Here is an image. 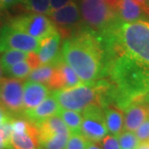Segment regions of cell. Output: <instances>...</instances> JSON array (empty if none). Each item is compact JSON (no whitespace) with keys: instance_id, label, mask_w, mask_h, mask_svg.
<instances>
[{"instance_id":"1","label":"cell","mask_w":149,"mask_h":149,"mask_svg":"<svg viewBox=\"0 0 149 149\" xmlns=\"http://www.w3.org/2000/svg\"><path fill=\"white\" fill-rule=\"evenodd\" d=\"M60 55L84 85L95 86L104 74L105 54L95 32L83 24L62 43Z\"/></svg>"},{"instance_id":"2","label":"cell","mask_w":149,"mask_h":149,"mask_svg":"<svg viewBox=\"0 0 149 149\" xmlns=\"http://www.w3.org/2000/svg\"><path fill=\"white\" fill-rule=\"evenodd\" d=\"M108 40L123 52L149 64V28L142 21L120 20L109 31Z\"/></svg>"},{"instance_id":"3","label":"cell","mask_w":149,"mask_h":149,"mask_svg":"<svg viewBox=\"0 0 149 149\" xmlns=\"http://www.w3.org/2000/svg\"><path fill=\"white\" fill-rule=\"evenodd\" d=\"M79 6L83 24L96 35L109 31L121 20L105 0H82Z\"/></svg>"},{"instance_id":"4","label":"cell","mask_w":149,"mask_h":149,"mask_svg":"<svg viewBox=\"0 0 149 149\" xmlns=\"http://www.w3.org/2000/svg\"><path fill=\"white\" fill-rule=\"evenodd\" d=\"M52 95L58 102L61 109L83 112L93 104H99L95 86L81 84L70 88L53 91Z\"/></svg>"},{"instance_id":"5","label":"cell","mask_w":149,"mask_h":149,"mask_svg":"<svg viewBox=\"0 0 149 149\" xmlns=\"http://www.w3.org/2000/svg\"><path fill=\"white\" fill-rule=\"evenodd\" d=\"M37 127L40 148H65L70 132L59 115L48 118L37 124Z\"/></svg>"},{"instance_id":"6","label":"cell","mask_w":149,"mask_h":149,"mask_svg":"<svg viewBox=\"0 0 149 149\" xmlns=\"http://www.w3.org/2000/svg\"><path fill=\"white\" fill-rule=\"evenodd\" d=\"M8 25L40 41L57 31L47 15L34 13L16 16L11 20Z\"/></svg>"},{"instance_id":"7","label":"cell","mask_w":149,"mask_h":149,"mask_svg":"<svg viewBox=\"0 0 149 149\" xmlns=\"http://www.w3.org/2000/svg\"><path fill=\"white\" fill-rule=\"evenodd\" d=\"M0 107L13 117L23 115V84L15 78H3L0 81Z\"/></svg>"},{"instance_id":"8","label":"cell","mask_w":149,"mask_h":149,"mask_svg":"<svg viewBox=\"0 0 149 149\" xmlns=\"http://www.w3.org/2000/svg\"><path fill=\"white\" fill-rule=\"evenodd\" d=\"M104 109L99 104H93L83 111L80 133L89 142H100L107 134Z\"/></svg>"},{"instance_id":"9","label":"cell","mask_w":149,"mask_h":149,"mask_svg":"<svg viewBox=\"0 0 149 149\" xmlns=\"http://www.w3.org/2000/svg\"><path fill=\"white\" fill-rule=\"evenodd\" d=\"M47 16L56 27L61 37L65 39L71 37L82 24L80 6L77 1L49 13Z\"/></svg>"},{"instance_id":"10","label":"cell","mask_w":149,"mask_h":149,"mask_svg":"<svg viewBox=\"0 0 149 149\" xmlns=\"http://www.w3.org/2000/svg\"><path fill=\"white\" fill-rule=\"evenodd\" d=\"M40 40L19 31L10 25H5L0 31V52L6 50H17L25 52H37Z\"/></svg>"},{"instance_id":"11","label":"cell","mask_w":149,"mask_h":149,"mask_svg":"<svg viewBox=\"0 0 149 149\" xmlns=\"http://www.w3.org/2000/svg\"><path fill=\"white\" fill-rule=\"evenodd\" d=\"M52 65L55 71L52 78L47 85L48 89L53 91L83 84L72 68L62 60L61 55Z\"/></svg>"},{"instance_id":"12","label":"cell","mask_w":149,"mask_h":149,"mask_svg":"<svg viewBox=\"0 0 149 149\" xmlns=\"http://www.w3.org/2000/svg\"><path fill=\"white\" fill-rule=\"evenodd\" d=\"M47 86L38 82L27 80L23 85V113L38 106L47 98Z\"/></svg>"},{"instance_id":"13","label":"cell","mask_w":149,"mask_h":149,"mask_svg":"<svg viewBox=\"0 0 149 149\" xmlns=\"http://www.w3.org/2000/svg\"><path fill=\"white\" fill-rule=\"evenodd\" d=\"M61 34L58 31L40 41V47L37 54L41 65H52L60 56Z\"/></svg>"},{"instance_id":"14","label":"cell","mask_w":149,"mask_h":149,"mask_svg":"<svg viewBox=\"0 0 149 149\" xmlns=\"http://www.w3.org/2000/svg\"><path fill=\"white\" fill-rule=\"evenodd\" d=\"M38 135L37 125L29 121L25 132H13L8 149H37L39 148Z\"/></svg>"},{"instance_id":"15","label":"cell","mask_w":149,"mask_h":149,"mask_svg":"<svg viewBox=\"0 0 149 149\" xmlns=\"http://www.w3.org/2000/svg\"><path fill=\"white\" fill-rule=\"evenodd\" d=\"M60 109L61 107L58 102L56 101L52 95H51L47 96V98L35 109L24 112L22 117L37 125L48 118L58 114Z\"/></svg>"},{"instance_id":"16","label":"cell","mask_w":149,"mask_h":149,"mask_svg":"<svg viewBox=\"0 0 149 149\" xmlns=\"http://www.w3.org/2000/svg\"><path fill=\"white\" fill-rule=\"evenodd\" d=\"M118 17L125 22L148 21L149 17L133 0H118L114 8Z\"/></svg>"},{"instance_id":"17","label":"cell","mask_w":149,"mask_h":149,"mask_svg":"<svg viewBox=\"0 0 149 149\" xmlns=\"http://www.w3.org/2000/svg\"><path fill=\"white\" fill-rule=\"evenodd\" d=\"M123 111V128L125 131H136L148 116L146 105L139 102L131 104Z\"/></svg>"},{"instance_id":"18","label":"cell","mask_w":149,"mask_h":149,"mask_svg":"<svg viewBox=\"0 0 149 149\" xmlns=\"http://www.w3.org/2000/svg\"><path fill=\"white\" fill-rule=\"evenodd\" d=\"M104 112L108 131L118 137L123 130V111L116 107L109 105L104 108Z\"/></svg>"},{"instance_id":"19","label":"cell","mask_w":149,"mask_h":149,"mask_svg":"<svg viewBox=\"0 0 149 149\" xmlns=\"http://www.w3.org/2000/svg\"><path fill=\"white\" fill-rule=\"evenodd\" d=\"M58 115L63 120L71 133H80L82 116L80 113L68 109H61Z\"/></svg>"},{"instance_id":"20","label":"cell","mask_w":149,"mask_h":149,"mask_svg":"<svg viewBox=\"0 0 149 149\" xmlns=\"http://www.w3.org/2000/svg\"><path fill=\"white\" fill-rule=\"evenodd\" d=\"M54 71L55 67L53 65H43L36 69L32 70L27 79V80L47 85L53 76Z\"/></svg>"},{"instance_id":"21","label":"cell","mask_w":149,"mask_h":149,"mask_svg":"<svg viewBox=\"0 0 149 149\" xmlns=\"http://www.w3.org/2000/svg\"><path fill=\"white\" fill-rule=\"evenodd\" d=\"M29 52L17 50H6L0 52V62L3 70L13 65L26 61Z\"/></svg>"},{"instance_id":"22","label":"cell","mask_w":149,"mask_h":149,"mask_svg":"<svg viewBox=\"0 0 149 149\" xmlns=\"http://www.w3.org/2000/svg\"><path fill=\"white\" fill-rule=\"evenodd\" d=\"M32 67L28 64L27 61H23L16 64L13 65L9 67L3 69V71L8 76L11 78H15L23 80L27 79L30 72L32 71Z\"/></svg>"},{"instance_id":"23","label":"cell","mask_w":149,"mask_h":149,"mask_svg":"<svg viewBox=\"0 0 149 149\" xmlns=\"http://www.w3.org/2000/svg\"><path fill=\"white\" fill-rule=\"evenodd\" d=\"M20 3L29 13L45 15L50 13V0H20Z\"/></svg>"},{"instance_id":"24","label":"cell","mask_w":149,"mask_h":149,"mask_svg":"<svg viewBox=\"0 0 149 149\" xmlns=\"http://www.w3.org/2000/svg\"><path fill=\"white\" fill-rule=\"evenodd\" d=\"M121 149H138L140 142L133 132L124 131L118 136Z\"/></svg>"},{"instance_id":"25","label":"cell","mask_w":149,"mask_h":149,"mask_svg":"<svg viewBox=\"0 0 149 149\" xmlns=\"http://www.w3.org/2000/svg\"><path fill=\"white\" fill-rule=\"evenodd\" d=\"M89 141L81 133H71L65 149H86Z\"/></svg>"},{"instance_id":"26","label":"cell","mask_w":149,"mask_h":149,"mask_svg":"<svg viewBox=\"0 0 149 149\" xmlns=\"http://www.w3.org/2000/svg\"><path fill=\"white\" fill-rule=\"evenodd\" d=\"M136 136L140 143L149 141V118L144 121L136 130Z\"/></svg>"},{"instance_id":"27","label":"cell","mask_w":149,"mask_h":149,"mask_svg":"<svg viewBox=\"0 0 149 149\" xmlns=\"http://www.w3.org/2000/svg\"><path fill=\"white\" fill-rule=\"evenodd\" d=\"M101 141L103 149H121L117 136L107 134Z\"/></svg>"},{"instance_id":"28","label":"cell","mask_w":149,"mask_h":149,"mask_svg":"<svg viewBox=\"0 0 149 149\" xmlns=\"http://www.w3.org/2000/svg\"><path fill=\"white\" fill-rule=\"evenodd\" d=\"M77 0H50V13L67 5L68 3Z\"/></svg>"},{"instance_id":"29","label":"cell","mask_w":149,"mask_h":149,"mask_svg":"<svg viewBox=\"0 0 149 149\" xmlns=\"http://www.w3.org/2000/svg\"><path fill=\"white\" fill-rule=\"evenodd\" d=\"M20 3V0H0V9L5 10Z\"/></svg>"},{"instance_id":"30","label":"cell","mask_w":149,"mask_h":149,"mask_svg":"<svg viewBox=\"0 0 149 149\" xmlns=\"http://www.w3.org/2000/svg\"><path fill=\"white\" fill-rule=\"evenodd\" d=\"M8 116H9V114H8V113L0 107V125L3 123V121H4Z\"/></svg>"},{"instance_id":"31","label":"cell","mask_w":149,"mask_h":149,"mask_svg":"<svg viewBox=\"0 0 149 149\" xmlns=\"http://www.w3.org/2000/svg\"><path fill=\"white\" fill-rule=\"evenodd\" d=\"M86 149H102L100 146L97 143H93V142H89Z\"/></svg>"},{"instance_id":"32","label":"cell","mask_w":149,"mask_h":149,"mask_svg":"<svg viewBox=\"0 0 149 149\" xmlns=\"http://www.w3.org/2000/svg\"><path fill=\"white\" fill-rule=\"evenodd\" d=\"M0 149H6V145L4 139H3V134L0 129Z\"/></svg>"},{"instance_id":"33","label":"cell","mask_w":149,"mask_h":149,"mask_svg":"<svg viewBox=\"0 0 149 149\" xmlns=\"http://www.w3.org/2000/svg\"><path fill=\"white\" fill-rule=\"evenodd\" d=\"M140 103H142V104H149V92L148 94H146V95L142 98Z\"/></svg>"},{"instance_id":"34","label":"cell","mask_w":149,"mask_h":149,"mask_svg":"<svg viewBox=\"0 0 149 149\" xmlns=\"http://www.w3.org/2000/svg\"><path fill=\"white\" fill-rule=\"evenodd\" d=\"M138 149H149V141L145 143H141Z\"/></svg>"},{"instance_id":"35","label":"cell","mask_w":149,"mask_h":149,"mask_svg":"<svg viewBox=\"0 0 149 149\" xmlns=\"http://www.w3.org/2000/svg\"><path fill=\"white\" fill-rule=\"evenodd\" d=\"M3 67H2V65H1V62H0V81L3 80Z\"/></svg>"},{"instance_id":"36","label":"cell","mask_w":149,"mask_h":149,"mask_svg":"<svg viewBox=\"0 0 149 149\" xmlns=\"http://www.w3.org/2000/svg\"><path fill=\"white\" fill-rule=\"evenodd\" d=\"M142 22H143L144 24H145V25L149 28V21H142Z\"/></svg>"},{"instance_id":"37","label":"cell","mask_w":149,"mask_h":149,"mask_svg":"<svg viewBox=\"0 0 149 149\" xmlns=\"http://www.w3.org/2000/svg\"><path fill=\"white\" fill-rule=\"evenodd\" d=\"M146 105V108H147V111H148V114L149 116V104H145Z\"/></svg>"},{"instance_id":"38","label":"cell","mask_w":149,"mask_h":149,"mask_svg":"<svg viewBox=\"0 0 149 149\" xmlns=\"http://www.w3.org/2000/svg\"><path fill=\"white\" fill-rule=\"evenodd\" d=\"M146 1H147V3H148V5H149V0H146Z\"/></svg>"},{"instance_id":"39","label":"cell","mask_w":149,"mask_h":149,"mask_svg":"<svg viewBox=\"0 0 149 149\" xmlns=\"http://www.w3.org/2000/svg\"><path fill=\"white\" fill-rule=\"evenodd\" d=\"M78 1H79V2H80V1H82V0H77V2H78Z\"/></svg>"}]
</instances>
